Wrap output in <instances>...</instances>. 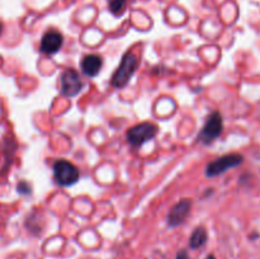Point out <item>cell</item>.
Returning a JSON list of instances; mask_svg holds the SVG:
<instances>
[{"instance_id": "1", "label": "cell", "mask_w": 260, "mask_h": 259, "mask_svg": "<svg viewBox=\"0 0 260 259\" xmlns=\"http://www.w3.org/2000/svg\"><path fill=\"white\" fill-rule=\"evenodd\" d=\"M137 66H139V58H137L136 53L132 52V51L124 53L121 63H119L117 70L114 71L113 76H112V86L118 89L126 86L129 83L132 76H134V74L136 73Z\"/></svg>"}, {"instance_id": "2", "label": "cell", "mask_w": 260, "mask_h": 259, "mask_svg": "<svg viewBox=\"0 0 260 259\" xmlns=\"http://www.w3.org/2000/svg\"><path fill=\"white\" fill-rule=\"evenodd\" d=\"M53 177L56 183L61 187L74 185L80 178V172L78 168L69 160L58 159L53 164Z\"/></svg>"}, {"instance_id": "3", "label": "cell", "mask_w": 260, "mask_h": 259, "mask_svg": "<svg viewBox=\"0 0 260 259\" xmlns=\"http://www.w3.org/2000/svg\"><path fill=\"white\" fill-rule=\"evenodd\" d=\"M243 163L244 156L241 154H238V152L223 155V156H220L213 160V161L208 163L207 167H206V175L208 178L218 177V175L223 174L228 170L240 167Z\"/></svg>"}, {"instance_id": "4", "label": "cell", "mask_w": 260, "mask_h": 259, "mask_svg": "<svg viewBox=\"0 0 260 259\" xmlns=\"http://www.w3.org/2000/svg\"><path fill=\"white\" fill-rule=\"evenodd\" d=\"M157 131L159 128L156 124L151 123V122H142V123L131 127L127 131V141L134 147H140L146 142L151 141L157 135Z\"/></svg>"}, {"instance_id": "5", "label": "cell", "mask_w": 260, "mask_h": 259, "mask_svg": "<svg viewBox=\"0 0 260 259\" xmlns=\"http://www.w3.org/2000/svg\"><path fill=\"white\" fill-rule=\"evenodd\" d=\"M223 131V119L221 113L218 112H212L208 116L205 126L198 134V141L202 142L203 145H211L213 141L218 139L222 135Z\"/></svg>"}, {"instance_id": "6", "label": "cell", "mask_w": 260, "mask_h": 259, "mask_svg": "<svg viewBox=\"0 0 260 259\" xmlns=\"http://www.w3.org/2000/svg\"><path fill=\"white\" fill-rule=\"evenodd\" d=\"M60 86L61 93L66 96H76L83 89L84 83L81 80L80 75L78 71L73 69H68L63 71L60 78Z\"/></svg>"}, {"instance_id": "7", "label": "cell", "mask_w": 260, "mask_h": 259, "mask_svg": "<svg viewBox=\"0 0 260 259\" xmlns=\"http://www.w3.org/2000/svg\"><path fill=\"white\" fill-rule=\"evenodd\" d=\"M190 207H192V201L190 200L179 201L168 213L167 221L169 228H178V226L182 225L189 215Z\"/></svg>"}, {"instance_id": "8", "label": "cell", "mask_w": 260, "mask_h": 259, "mask_svg": "<svg viewBox=\"0 0 260 259\" xmlns=\"http://www.w3.org/2000/svg\"><path fill=\"white\" fill-rule=\"evenodd\" d=\"M63 45V37L58 30L51 29L43 35L41 40V51L47 55H55Z\"/></svg>"}, {"instance_id": "9", "label": "cell", "mask_w": 260, "mask_h": 259, "mask_svg": "<svg viewBox=\"0 0 260 259\" xmlns=\"http://www.w3.org/2000/svg\"><path fill=\"white\" fill-rule=\"evenodd\" d=\"M102 66H103V58L98 55H86L80 62L81 71L89 78H95Z\"/></svg>"}, {"instance_id": "10", "label": "cell", "mask_w": 260, "mask_h": 259, "mask_svg": "<svg viewBox=\"0 0 260 259\" xmlns=\"http://www.w3.org/2000/svg\"><path fill=\"white\" fill-rule=\"evenodd\" d=\"M208 234L207 230H206L203 226H198V228L194 229V231L192 233L189 238V248L196 250V249H200L201 246L205 245L207 243Z\"/></svg>"}, {"instance_id": "11", "label": "cell", "mask_w": 260, "mask_h": 259, "mask_svg": "<svg viewBox=\"0 0 260 259\" xmlns=\"http://www.w3.org/2000/svg\"><path fill=\"white\" fill-rule=\"evenodd\" d=\"M128 0H109V9L114 15H119L126 9Z\"/></svg>"}, {"instance_id": "12", "label": "cell", "mask_w": 260, "mask_h": 259, "mask_svg": "<svg viewBox=\"0 0 260 259\" xmlns=\"http://www.w3.org/2000/svg\"><path fill=\"white\" fill-rule=\"evenodd\" d=\"M17 190L22 195H28L30 193V185L27 182H19L17 185Z\"/></svg>"}, {"instance_id": "13", "label": "cell", "mask_w": 260, "mask_h": 259, "mask_svg": "<svg viewBox=\"0 0 260 259\" xmlns=\"http://www.w3.org/2000/svg\"><path fill=\"white\" fill-rule=\"evenodd\" d=\"M175 259H190V258H189V254H188V251L185 250V249H182V250H179L177 253Z\"/></svg>"}, {"instance_id": "14", "label": "cell", "mask_w": 260, "mask_h": 259, "mask_svg": "<svg viewBox=\"0 0 260 259\" xmlns=\"http://www.w3.org/2000/svg\"><path fill=\"white\" fill-rule=\"evenodd\" d=\"M207 259H216V256L213 255V254H210V255L207 256Z\"/></svg>"}, {"instance_id": "15", "label": "cell", "mask_w": 260, "mask_h": 259, "mask_svg": "<svg viewBox=\"0 0 260 259\" xmlns=\"http://www.w3.org/2000/svg\"><path fill=\"white\" fill-rule=\"evenodd\" d=\"M0 33H2V24H0Z\"/></svg>"}]
</instances>
